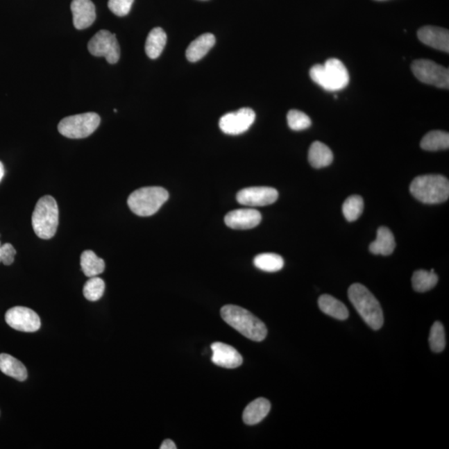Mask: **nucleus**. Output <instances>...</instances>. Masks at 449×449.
Returning a JSON list of instances; mask_svg holds the SVG:
<instances>
[{"label": "nucleus", "mask_w": 449, "mask_h": 449, "mask_svg": "<svg viewBox=\"0 0 449 449\" xmlns=\"http://www.w3.org/2000/svg\"><path fill=\"white\" fill-rule=\"evenodd\" d=\"M221 314L226 323L251 341L260 342L266 339V325L248 310L240 306L228 305L221 308Z\"/></svg>", "instance_id": "nucleus-1"}, {"label": "nucleus", "mask_w": 449, "mask_h": 449, "mask_svg": "<svg viewBox=\"0 0 449 449\" xmlns=\"http://www.w3.org/2000/svg\"><path fill=\"white\" fill-rule=\"evenodd\" d=\"M348 296L359 316L373 330L381 329L384 325V314L380 302L368 289L361 284L352 285Z\"/></svg>", "instance_id": "nucleus-2"}, {"label": "nucleus", "mask_w": 449, "mask_h": 449, "mask_svg": "<svg viewBox=\"0 0 449 449\" xmlns=\"http://www.w3.org/2000/svg\"><path fill=\"white\" fill-rule=\"evenodd\" d=\"M310 76L318 85L330 92L342 90L350 82L346 67L337 58H330L324 65H314Z\"/></svg>", "instance_id": "nucleus-3"}, {"label": "nucleus", "mask_w": 449, "mask_h": 449, "mask_svg": "<svg viewBox=\"0 0 449 449\" xmlns=\"http://www.w3.org/2000/svg\"><path fill=\"white\" fill-rule=\"evenodd\" d=\"M410 192L423 203H442L448 199V180L441 175L421 176L411 183Z\"/></svg>", "instance_id": "nucleus-4"}, {"label": "nucleus", "mask_w": 449, "mask_h": 449, "mask_svg": "<svg viewBox=\"0 0 449 449\" xmlns=\"http://www.w3.org/2000/svg\"><path fill=\"white\" fill-rule=\"evenodd\" d=\"M32 226L37 236L44 240H49L56 234L58 207L53 196H44L37 201L33 212Z\"/></svg>", "instance_id": "nucleus-5"}, {"label": "nucleus", "mask_w": 449, "mask_h": 449, "mask_svg": "<svg viewBox=\"0 0 449 449\" xmlns=\"http://www.w3.org/2000/svg\"><path fill=\"white\" fill-rule=\"evenodd\" d=\"M169 198V192L161 187H146L134 191L128 199L131 211L139 217L154 215Z\"/></svg>", "instance_id": "nucleus-6"}, {"label": "nucleus", "mask_w": 449, "mask_h": 449, "mask_svg": "<svg viewBox=\"0 0 449 449\" xmlns=\"http://www.w3.org/2000/svg\"><path fill=\"white\" fill-rule=\"evenodd\" d=\"M101 123L99 115L86 112L69 116L61 120L58 126V132L71 139H81L94 133Z\"/></svg>", "instance_id": "nucleus-7"}, {"label": "nucleus", "mask_w": 449, "mask_h": 449, "mask_svg": "<svg viewBox=\"0 0 449 449\" xmlns=\"http://www.w3.org/2000/svg\"><path fill=\"white\" fill-rule=\"evenodd\" d=\"M412 72L419 81L441 89L449 87V71L444 67L427 60H415Z\"/></svg>", "instance_id": "nucleus-8"}, {"label": "nucleus", "mask_w": 449, "mask_h": 449, "mask_svg": "<svg viewBox=\"0 0 449 449\" xmlns=\"http://www.w3.org/2000/svg\"><path fill=\"white\" fill-rule=\"evenodd\" d=\"M90 53L96 57H103L109 64L115 65L120 58V47L115 33L100 31L92 37L87 45Z\"/></svg>", "instance_id": "nucleus-9"}, {"label": "nucleus", "mask_w": 449, "mask_h": 449, "mask_svg": "<svg viewBox=\"0 0 449 449\" xmlns=\"http://www.w3.org/2000/svg\"><path fill=\"white\" fill-rule=\"evenodd\" d=\"M255 119V113L253 109L243 108L222 116L219 127L222 132L228 135H239L246 132L253 126Z\"/></svg>", "instance_id": "nucleus-10"}, {"label": "nucleus", "mask_w": 449, "mask_h": 449, "mask_svg": "<svg viewBox=\"0 0 449 449\" xmlns=\"http://www.w3.org/2000/svg\"><path fill=\"white\" fill-rule=\"evenodd\" d=\"M6 321L11 328L22 332H35L41 326L40 318L37 313L24 306H15L8 310Z\"/></svg>", "instance_id": "nucleus-11"}, {"label": "nucleus", "mask_w": 449, "mask_h": 449, "mask_svg": "<svg viewBox=\"0 0 449 449\" xmlns=\"http://www.w3.org/2000/svg\"><path fill=\"white\" fill-rule=\"evenodd\" d=\"M278 192L269 187H253L242 189L237 193L239 203L247 207H264L275 203L278 199Z\"/></svg>", "instance_id": "nucleus-12"}, {"label": "nucleus", "mask_w": 449, "mask_h": 449, "mask_svg": "<svg viewBox=\"0 0 449 449\" xmlns=\"http://www.w3.org/2000/svg\"><path fill=\"white\" fill-rule=\"evenodd\" d=\"M224 221L230 228L249 230L261 223L262 214L255 209L234 210L226 214Z\"/></svg>", "instance_id": "nucleus-13"}, {"label": "nucleus", "mask_w": 449, "mask_h": 449, "mask_svg": "<svg viewBox=\"0 0 449 449\" xmlns=\"http://www.w3.org/2000/svg\"><path fill=\"white\" fill-rule=\"evenodd\" d=\"M211 348L212 361L218 366L235 368L242 364V356L234 347L224 343L216 342L212 344Z\"/></svg>", "instance_id": "nucleus-14"}, {"label": "nucleus", "mask_w": 449, "mask_h": 449, "mask_svg": "<svg viewBox=\"0 0 449 449\" xmlns=\"http://www.w3.org/2000/svg\"><path fill=\"white\" fill-rule=\"evenodd\" d=\"M71 10L74 27L79 31L90 27L96 19V8L91 0H73Z\"/></svg>", "instance_id": "nucleus-15"}, {"label": "nucleus", "mask_w": 449, "mask_h": 449, "mask_svg": "<svg viewBox=\"0 0 449 449\" xmlns=\"http://www.w3.org/2000/svg\"><path fill=\"white\" fill-rule=\"evenodd\" d=\"M418 40L422 43L440 51L449 53V32L448 29L434 27H423L418 31Z\"/></svg>", "instance_id": "nucleus-16"}, {"label": "nucleus", "mask_w": 449, "mask_h": 449, "mask_svg": "<svg viewBox=\"0 0 449 449\" xmlns=\"http://www.w3.org/2000/svg\"><path fill=\"white\" fill-rule=\"evenodd\" d=\"M271 407V403L266 398H257L246 406L243 412V422L247 425H257L269 414Z\"/></svg>", "instance_id": "nucleus-17"}, {"label": "nucleus", "mask_w": 449, "mask_h": 449, "mask_svg": "<svg viewBox=\"0 0 449 449\" xmlns=\"http://www.w3.org/2000/svg\"><path fill=\"white\" fill-rule=\"evenodd\" d=\"M216 44V37L212 33H204L188 46L186 56L188 61L195 62L207 56Z\"/></svg>", "instance_id": "nucleus-18"}, {"label": "nucleus", "mask_w": 449, "mask_h": 449, "mask_svg": "<svg viewBox=\"0 0 449 449\" xmlns=\"http://www.w3.org/2000/svg\"><path fill=\"white\" fill-rule=\"evenodd\" d=\"M396 246L391 230L385 226H380L378 229L375 241L369 246V251L375 255H389L393 253Z\"/></svg>", "instance_id": "nucleus-19"}, {"label": "nucleus", "mask_w": 449, "mask_h": 449, "mask_svg": "<svg viewBox=\"0 0 449 449\" xmlns=\"http://www.w3.org/2000/svg\"><path fill=\"white\" fill-rule=\"evenodd\" d=\"M308 158L310 165L314 169H323L332 163L334 156L328 146L317 141L310 146Z\"/></svg>", "instance_id": "nucleus-20"}, {"label": "nucleus", "mask_w": 449, "mask_h": 449, "mask_svg": "<svg viewBox=\"0 0 449 449\" xmlns=\"http://www.w3.org/2000/svg\"><path fill=\"white\" fill-rule=\"evenodd\" d=\"M319 307L322 312L339 321H345L349 317V310L341 301L330 295H323L319 298Z\"/></svg>", "instance_id": "nucleus-21"}, {"label": "nucleus", "mask_w": 449, "mask_h": 449, "mask_svg": "<svg viewBox=\"0 0 449 449\" xmlns=\"http://www.w3.org/2000/svg\"><path fill=\"white\" fill-rule=\"evenodd\" d=\"M0 371L19 381L26 380L28 378L26 367L19 359L8 354H0Z\"/></svg>", "instance_id": "nucleus-22"}, {"label": "nucleus", "mask_w": 449, "mask_h": 449, "mask_svg": "<svg viewBox=\"0 0 449 449\" xmlns=\"http://www.w3.org/2000/svg\"><path fill=\"white\" fill-rule=\"evenodd\" d=\"M167 44V35L162 28H154L146 37L145 51L152 60L160 57Z\"/></svg>", "instance_id": "nucleus-23"}, {"label": "nucleus", "mask_w": 449, "mask_h": 449, "mask_svg": "<svg viewBox=\"0 0 449 449\" xmlns=\"http://www.w3.org/2000/svg\"><path fill=\"white\" fill-rule=\"evenodd\" d=\"M81 268L85 275L91 278L102 274L105 270V262L94 251L87 250L81 255Z\"/></svg>", "instance_id": "nucleus-24"}, {"label": "nucleus", "mask_w": 449, "mask_h": 449, "mask_svg": "<svg viewBox=\"0 0 449 449\" xmlns=\"http://www.w3.org/2000/svg\"><path fill=\"white\" fill-rule=\"evenodd\" d=\"M439 281V277L434 270L427 271L419 270L414 273L412 285L415 291L426 292L435 287Z\"/></svg>", "instance_id": "nucleus-25"}, {"label": "nucleus", "mask_w": 449, "mask_h": 449, "mask_svg": "<svg viewBox=\"0 0 449 449\" xmlns=\"http://www.w3.org/2000/svg\"><path fill=\"white\" fill-rule=\"evenodd\" d=\"M421 148L426 151L446 150L449 148V134L443 131H432L423 137Z\"/></svg>", "instance_id": "nucleus-26"}, {"label": "nucleus", "mask_w": 449, "mask_h": 449, "mask_svg": "<svg viewBox=\"0 0 449 449\" xmlns=\"http://www.w3.org/2000/svg\"><path fill=\"white\" fill-rule=\"evenodd\" d=\"M254 265L263 271L276 272L282 269L284 260L275 253H263L255 257Z\"/></svg>", "instance_id": "nucleus-27"}, {"label": "nucleus", "mask_w": 449, "mask_h": 449, "mask_svg": "<svg viewBox=\"0 0 449 449\" xmlns=\"http://www.w3.org/2000/svg\"><path fill=\"white\" fill-rule=\"evenodd\" d=\"M342 211L348 221L358 220L364 211V200L362 197L357 195L348 197L343 204Z\"/></svg>", "instance_id": "nucleus-28"}, {"label": "nucleus", "mask_w": 449, "mask_h": 449, "mask_svg": "<svg viewBox=\"0 0 449 449\" xmlns=\"http://www.w3.org/2000/svg\"><path fill=\"white\" fill-rule=\"evenodd\" d=\"M105 291L103 280L98 276L91 277L83 287V296L90 301H96L103 297Z\"/></svg>", "instance_id": "nucleus-29"}, {"label": "nucleus", "mask_w": 449, "mask_h": 449, "mask_svg": "<svg viewBox=\"0 0 449 449\" xmlns=\"http://www.w3.org/2000/svg\"><path fill=\"white\" fill-rule=\"evenodd\" d=\"M430 345L432 351L440 353L446 346V331L441 322L436 321L431 327Z\"/></svg>", "instance_id": "nucleus-30"}, {"label": "nucleus", "mask_w": 449, "mask_h": 449, "mask_svg": "<svg viewBox=\"0 0 449 449\" xmlns=\"http://www.w3.org/2000/svg\"><path fill=\"white\" fill-rule=\"evenodd\" d=\"M287 123L289 128L294 131H302L312 126V120L305 112L299 110H291L287 115Z\"/></svg>", "instance_id": "nucleus-31"}, {"label": "nucleus", "mask_w": 449, "mask_h": 449, "mask_svg": "<svg viewBox=\"0 0 449 449\" xmlns=\"http://www.w3.org/2000/svg\"><path fill=\"white\" fill-rule=\"evenodd\" d=\"M134 0H108V8L117 16L124 17L129 14Z\"/></svg>", "instance_id": "nucleus-32"}, {"label": "nucleus", "mask_w": 449, "mask_h": 449, "mask_svg": "<svg viewBox=\"0 0 449 449\" xmlns=\"http://www.w3.org/2000/svg\"><path fill=\"white\" fill-rule=\"evenodd\" d=\"M2 248V263L4 266H10L15 262L17 253L15 247L10 243H6L1 246Z\"/></svg>", "instance_id": "nucleus-33"}, {"label": "nucleus", "mask_w": 449, "mask_h": 449, "mask_svg": "<svg viewBox=\"0 0 449 449\" xmlns=\"http://www.w3.org/2000/svg\"><path fill=\"white\" fill-rule=\"evenodd\" d=\"M177 446H176L175 443L173 441V440L171 439H166L163 443H162V446L160 447V449H177Z\"/></svg>", "instance_id": "nucleus-34"}, {"label": "nucleus", "mask_w": 449, "mask_h": 449, "mask_svg": "<svg viewBox=\"0 0 449 449\" xmlns=\"http://www.w3.org/2000/svg\"><path fill=\"white\" fill-rule=\"evenodd\" d=\"M4 176V167L3 165V163L0 162V182H1V180L3 179Z\"/></svg>", "instance_id": "nucleus-35"}, {"label": "nucleus", "mask_w": 449, "mask_h": 449, "mask_svg": "<svg viewBox=\"0 0 449 449\" xmlns=\"http://www.w3.org/2000/svg\"><path fill=\"white\" fill-rule=\"evenodd\" d=\"M1 242H0V263L2 262V248H1Z\"/></svg>", "instance_id": "nucleus-36"}]
</instances>
